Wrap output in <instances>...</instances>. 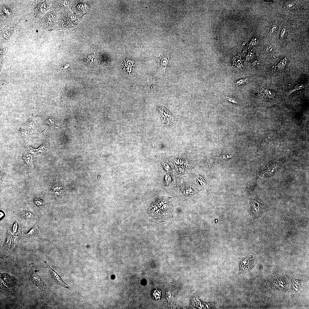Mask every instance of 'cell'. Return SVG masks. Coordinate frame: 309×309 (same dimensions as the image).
I'll list each match as a JSON object with an SVG mask.
<instances>
[{
  "label": "cell",
  "mask_w": 309,
  "mask_h": 309,
  "mask_svg": "<svg viewBox=\"0 0 309 309\" xmlns=\"http://www.w3.org/2000/svg\"><path fill=\"white\" fill-rule=\"evenodd\" d=\"M49 146L48 143L44 141L41 146L37 149L33 148L28 145L24 147L29 153L33 156L36 157L38 153L40 154L43 155L47 154L49 150Z\"/></svg>",
  "instance_id": "obj_12"
},
{
  "label": "cell",
  "mask_w": 309,
  "mask_h": 309,
  "mask_svg": "<svg viewBox=\"0 0 309 309\" xmlns=\"http://www.w3.org/2000/svg\"><path fill=\"white\" fill-rule=\"evenodd\" d=\"M44 262L49 270L51 277L54 281V282L63 287L70 289L71 288L65 283L62 280L58 274L52 269L48 262L45 260L44 261Z\"/></svg>",
  "instance_id": "obj_16"
},
{
  "label": "cell",
  "mask_w": 309,
  "mask_h": 309,
  "mask_svg": "<svg viewBox=\"0 0 309 309\" xmlns=\"http://www.w3.org/2000/svg\"><path fill=\"white\" fill-rule=\"evenodd\" d=\"M253 261L251 257L241 258L239 273H242L250 270L253 266Z\"/></svg>",
  "instance_id": "obj_17"
},
{
  "label": "cell",
  "mask_w": 309,
  "mask_h": 309,
  "mask_svg": "<svg viewBox=\"0 0 309 309\" xmlns=\"http://www.w3.org/2000/svg\"><path fill=\"white\" fill-rule=\"evenodd\" d=\"M14 171L13 168L6 164H3L0 167V190L14 185Z\"/></svg>",
  "instance_id": "obj_4"
},
{
  "label": "cell",
  "mask_w": 309,
  "mask_h": 309,
  "mask_svg": "<svg viewBox=\"0 0 309 309\" xmlns=\"http://www.w3.org/2000/svg\"><path fill=\"white\" fill-rule=\"evenodd\" d=\"M47 195L42 192L32 194L29 198V203L31 208L36 211L45 212L49 208Z\"/></svg>",
  "instance_id": "obj_3"
},
{
  "label": "cell",
  "mask_w": 309,
  "mask_h": 309,
  "mask_svg": "<svg viewBox=\"0 0 309 309\" xmlns=\"http://www.w3.org/2000/svg\"><path fill=\"white\" fill-rule=\"evenodd\" d=\"M16 29L14 27H7L2 30L0 34L1 43L8 42L15 35Z\"/></svg>",
  "instance_id": "obj_14"
},
{
  "label": "cell",
  "mask_w": 309,
  "mask_h": 309,
  "mask_svg": "<svg viewBox=\"0 0 309 309\" xmlns=\"http://www.w3.org/2000/svg\"><path fill=\"white\" fill-rule=\"evenodd\" d=\"M18 225L17 223L16 222H15L12 226V231L13 233L14 234H17V233L18 228Z\"/></svg>",
  "instance_id": "obj_26"
},
{
  "label": "cell",
  "mask_w": 309,
  "mask_h": 309,
  "mask_svg": "<svg viewBox=\"0 0 309 309\" xmlns=\"http://www.w3.org/2000/svg\"><path fill=\"white\" fill-rule=\"evenodd\" d=\"M173 208L168 199L164 197H157L153 199L146 207L148 215L156 221L165 222L173 216Z\"/></svg>",
  "instance_id": "obj_1"
},
{
  "label": "cell",
  "mask_w": 309,
  "mask_h": 309,
  "mask_svg": "<svg viewBox=\"0 0 309 309\" xmlns=\"http://www.w3.org/2000/svg\"><path fill=\"white\" fill-rule=\"evenodd\" d=\"M263 93L268 98H272L275 96L274 92L269 90L265 89Z\"/></svg>",
  "instance_id": "obj_25"
},
{
  "label": "cell",
  "mask_w": 309,
  "mask_h": 309,
  "mask_svg": "<svg viewBox=\"0 0 309 309\" xmlns=\"http://www.w3.org/2000/svg\"><path fill=\"white\" fill-rule=\"evenodd\" d=\"M30 276L29 282L30 285L38 287L41 291L45 290L47 286L42 278L38 275V271L33 265H30Z\"/></svg>",
  "instance_id": "obj_7"
},
{
  "label": "cell",
  "mask_w": 309,
  "mask_h": 309,
  "mask_svg": "<svg viewBox=\"0 0 309 309\" xmlns=\"http://www.w3.org/2000/svg\"><path fill=\"white\" fill-rule=\"evenodd\" d=\"M251 210L252 215L254 218L260 217L263 210L262 204L255 198H252L250 201Z\"/></svg>",
  "instance_id": "obj_15"
},
{
  "label": "cell",
  "mask_w": 309,
  "mask_h": 309,
  "mask_svg": "<svg viewBox=\"0 0 309 309\" xmlns=\"http://www.w3.org/2000/svg\"><path fill=\"white\" fill-rule=\"evenodd\" d=\"M23 128L30 131L37 128L39 127L35 120L32 117L27 120L22 124Z\"/></svg>",
  "instance_id": "obj_18"
},
{
  "label": "cell",
  "mask_w": 309,
  "mask_h": 309,
  "mask_svg": "<svg viewBox=\"0 0 309 309\" xmlns=\"http://www.w3.org/2000/svg\"><path fill=\"white\" fill-rule=\"evenodd\" d=\"M0 292L4 293L8 291L16 283L15 277L6 273H1Z\"/></svg>",
  "instance_id": "obj_8"
},
{
  "label": "cell",
  "mask_w": 309,
  "mask_h": 309,
  "mask_svg": "<svg viewBox=\"0 0 309 309\" xmlns=\"http://www.w3.org/2000/svg\"><path fill=\"white\" fill-rule=\"evenodd\" d=\"M69 64H66V65H64V66L61 68H60V70H64L68 68L69 67Z\"/></svg>",
  "instance_id": "obj_31"
},
{
  "label": "cell",
  "mask_w": 309,
  "mask_h": 309,
  "mask_svg": "<svg viewBox=\"0 0 309 309\" xmlns=\"http://www.w3.org/2000/svg\"><path fill=\"white\" fill-rule=\"evenodd\" d=\"M161 292L159 289H154L152 293V296L154 299L158 300L160 298L161 296Z\"/></svg>",
  "instance_id": "obj_21"
},
{
  "label": "cell",
  "mask_w": 309,
  "mask_h": 309,
  "mask_svg": "<svg viewBox=\"0 0 309 309\" xmlns=\"http://www.w3.org/2000/svg\"><path fill=\"white\" fill-rule=\"evenodd\" d=\"M15 215L21 221L29 223L38 219L37 215L29 208L25 206L19 207L15 211Z\"/></svg>",
  "instance_id": "obj_5"
},
{
  "label": "cell",
  "mask_w": 309,
  "mask_h": 309,
  "mask_svg": "<svg viewBox=\"0 0 309 309\" xmlns=\"http://www.w3.org/2000/svg\"><path fill=\"white\" fill-rule=\"evenodd\" d=\"M159 112L162 118L163 123L168 126H172L175 124L177 118L173 117L170 114L168 109L164 106H160L159 108Z\"/></svg>",
  "instance_id": "obj_13"
},
{
  "label": "cell",
  "mask_w": 309,
  "mask_h": 309,
  "mask_svg": "<svg viewBox=\"0 0 309 309\" xmlns=\"http://www.w3.org/2000/svg\"><path fill=\"white\" fill-rule=\"evenodd\" d=\"M225 98L228 101L232 103L236 104H239L240 103L239 100L236 98L230 96H225Z\"/></svg>",
  "instance_id": "obj_23"
},
{
  "label": "cell",
  "mask_w": 309,
  "mask_h": 309,
  "mask_svg": "<svg viewBox=\"0 0 309 309\" xmlns=\"http://www.w3.org/2000/svg\"><path fill=\"white\" fill-rule=\"evenodd\" d=\"M272 26V27L271 28L270 31L271 32L273 33L274 32V31L276 29L277 26L276 25H274Z\"/></svg>",
  "instance_id": "obj_30"
},
{
  "label": "cell",
  "mask_w": 309,
  "mask_h": 309,
  "mask_svg": "<svg viewBox=\"0 0 309 309\" xmlns=\"http://www.w3.org/2000/svg\"><path fill=\"white\" fill-rule=\"evenodd\" d=\"M95 60L94 54L86 57L85 60L88 64H91L95 62Z\"/></svg>",
  "instance_id": "obj_24"
},
{
  "label": "cell",
  "mask_w": 309,
  "mask_h": 309,
  "mask_svg": "<svg viewBox=\"0 0 309 309\" xmlns=\"http://www.w3.org/2000/svg\"><path fill=\"white\" fill-rule=\"evenodd\" d=\"M58 17L56 13L53 11L47 13L41 19L40 24L45 29L52 27L56 23Z\"/></svg>",
  "instance_id": "obj_10"
},
{
  "label": "cell",
  "mask_w": 309,
  "mask_h": 309,
  "mask_svg": "<svg viewBox=\"0 0 309 309\" xmlns=\"http://www.w3.org/2000/svg\"><path fill=\"white\" fill-rule=\"evenodd\" d=\"M304 87V86L303 85H299L298 86H297L294 88V89L291 90L290 92H289V93H291L293 91H294L298 90H299L300 89H301L302 88H303Z\"/></svg>",
  "instance_id": "obj_28"
},
{
  "label": "cell",
  "mask_w": 309,
  "mask_h": 309,
  "mask_svg": "<svg viewBox=\"0 0 309 309\" xmlns=\"http://www.w3.org/2000/svg\"><path fill=\"white\" fill-rule=\"evenodd\" d=\"M286 32V29L285 28H284L282 30L280 33V37L281 38H283L284 36L285 33Z\"/></svg>",
  "instance_id": "obj_29"
},
{
  "label": "cell",
  "mask_w": 309,
  "mask_h": 309,
  "mask_svg": "<svg viewBox=\"0 0 309 309\" xmlns=\"http://www.w3.org/2000/svg\"><path fill=\"white\" fill-rule=\"evenodd\" d=\"M49 1H37L34 3L32 10L33 13L36 16L39 18L45 14L50 6Z\"/></svg>",
  "instance_id": "obj_9"
},
{
  "label": "cell",
  "mask_w": 309,
  "mask_h": 309,
  "mask_svg": "<svg viewBox=\"0 0 309 309\" xmlns=\"http://www.w3.org/2000/svg\"><path fill=\"white\" fill-rule=\"evenodd\" d=\"M66 189L64 183L58 179L51 180L45 186V193L54 200L58 203L63 201V196Z\"/></svg>",
  "instance_id": "obj_2"
},
{
  "label": "cell",
  "mask_w": 309,
  "mask_h": 309,
  "mask_svg": "<svg viewBox=\"0 0 309 309\" xmlns=\"http://www.w3.org/2000/svg\"><path fill=\"white\" fill-rule=\"evenodd\" d=\"M16 133L20 137L27 140L31 134V132L23 128H20Z\"/></svg>",
  "instance_id": "obj_20"
},
{
  "label": "cell",
  "mask_w": 309,
  "mask_h": 309,
  "mask_svg": "<svg viewBox=\"0 0 309 309\" xmlns=\"http://www.w3.org/2000/svg\"><path fill=\"white\" fill-rule=\"evenodd\" d=\"M12 236L11 233L7 231L5 239L3 245L2 251L3 254H8L10 252V245L12 241Z\"/></svg>",
  "instance_id": "obj_19"
},
{
  "label": "cell",
  "mask_w": 309,
  "mask_h": 309,
  "mask_svg": "<svg viewBox=\"0 0 309 309\" xmlns=\"http://www.w3.org/2000/svg\"><path fill=\"white\" fill-rule=\"evenodd\" d=\"M40 228L39 224H35L29 231L23 236V239L26 242H32L38 239L40 233Z\"/></svg>",
  "instance_id": "obj_11"
},
{
  "label": "cell",
  "mask_w": 309,
  "mask_h": 309,
  "mask_svg": "<svg viewBox=\"0 0 309 309\" xmlns=\"http://www.w3.org/2000/svg\"><path fill=\"white\" fill-rule=\"evenodd\" d=\"M247 80V79H241L235 82V84L237 85H240L244 84Z\"/></svg>",
  "instance_id": "obj_27"
},
{
  "label": "cell",
  "mask_w": 309,
  "mask_h": 309,
  "mask_svg": "<svg viewBox=\"0 0 309 309\" xmlns=\"http://www.w3.org/2000/svg\"><path fill=\"white\" fill-rule=\"evenodd\" d=\"M160 62L163 68L165 69L168 62L167 57L163 56L160 58Z\"/></svg>",
  "instance_id": "obj_22"
},
{
  "label": "cell",
  "mask_w": 309,
  "mask_h": 309,
  "mask_svg": "<svg viewBox=\"0 0 309 309\" xmlns=\"http://www.w3.org/2000/svg\"><path fill=\"white\" fill-rule=\"evenodd\" d=\"M35 157L24 147L22 152L21 163L24 169L28 173H33L37 172Z\"/></svg>",
  "instance_id": "obj_6"
}]
</instances>
